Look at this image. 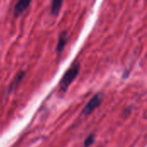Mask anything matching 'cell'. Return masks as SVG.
<instances>
[{"label":"cell","instance_id":"5b68a950","mask_svg":"<svg viewBox=\"0 0 147 147\" xmlns=\"http://www.w3.org/2000/svg\"><path fill=\"white\" fill-rule=\"evenodd\" d=\"M67 40H68V34H67V32L66 31H63L60 33L59 36V39H58V44H57V47H56V50L58 53H61L66 43H67Z\"/></svg>","mask_w":147,"mask_h":147},{"label":"cell","instance_id":"7a4b0ae2","mask_svg":"<svg viewBox=\"0 0 147 147\" xmlns=\"http://www.w3.org/2000/svg\"><path fill=\"white\" fill-rule=\"evenodd\" d=\"M102 100H103V95L102 93H97L96 95H95L90 99V101L87 103V105L84 107L83 110V115L85 116L90 115L96 108H98L101 105Z\"/></svg>","mask_w":147,"mask_h":147},{"label":"cell","instance_id":"277c9868","mask_svg":"<svg viewBox=\"0 0 147 147\" xmlns=\"http://www.w3.org/2000/svg\"><path fill=\"white\" fill-rule=\"evenodd\" d=\"M25 75H26V71H18L15 77L13 78L11 83L9 84V88H8V91L9 92H12L16 88L18 87V85L20 84V83L23 80V78H25Z\"/></svg>","mask_w":147,"mask_h":147},{"label":"cell","instance_id":"52a82bcc","mask_svg":"<svg viewBox=\"0 0 147 147\" xmlns=\"http://www.w3.org/2000/svg\"><path fill=\"white\" fill-rule=\"evenodd\" d=\"M94 142H95V137H94L93 134H90L84 140V147H89L92 146L94 144Z\"/></svg>","mask_w":147,"mask_h":147},{"label":"cell","instance_id":"6da1fadb","mask_svg":"<svg viewBox=\"0 0 147 147\" xmlns=\"http://www.w3.org/2000/svg\"><path fill=\"white\" fill-rule=\"evenodd\" d=\"M80 64L78 62H75L64 74L63 78L59 83V88L62 92H65L71 83L76 79L79 71H80Z\"/></svg>","mask_w":147,"mask_h":147},{"label":"cell","instance_id":"3957f363","mask_svg":"<svg viewBox=\"0 0 147 147\" xmlns=\"http://www.w3.org/2000/svg\"><path fill=\"white\" fill-rule=\"evenodd\" d=\"M31 3H32V1H30V0H21V1H18L16 3L15 7H14V11H13L14 16L15 17H18L19 16H21L29 7Z\"/></svg>","mask_w":147,"mask_h":147},{"label":"cell","instance_id":"8992f818","mask_svg":"<svg viewBox=\"0 0 147 147\" xmlns=\"http://www.w3.org/2000/svg\"><path fill=\"white\" fill-rule=\"evenodd\" d=\"M62 4H63V1H60V0L53 1L52 5H51V14L53 16H57L59 15V13L61 9Z\"/></svg>","mask_w":147,"mask_h":147}]
</instances>
